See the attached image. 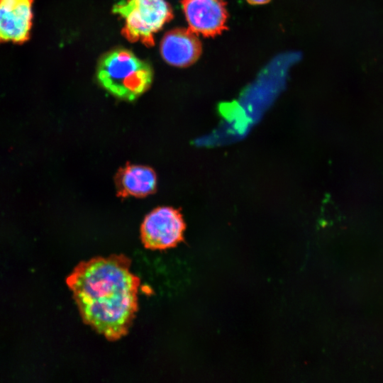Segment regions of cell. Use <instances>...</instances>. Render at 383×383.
Segmentation results:
<instances>
[{
	"label": "cell",
	"instance_id": "obj_1",
	"mask_svg": "<svg viewBox=\"0 0 383 383\" xmlns=\"http://www.w3.org/2000/svg\"><path fill=\"white\" fill-rule=\"evenodd\" d=\"M126 255L79 263L67 277L83 321L111 341L126 335L138 310L139 278Z\"/></svg>",
	"mask_w": 383,
	"mask_h": 383
},
{
	"label": "cell",
	"instance_id": "obj_5",
	"mask_svg": "<svg viewBox=\"0 0 383 383\" xmlns=\"http://www.w3.org/2000/svg\"><path fill=\"white\" fill-rule=\"evenodd\" d=\"M189 28L197 35L215 37L228 28L226 3L223 0H182Z\"/></svg>",
	"mask_w": 383,
	"mask_h": 383
},
{
	"label": "cell",
	"instance_id": "obj_8",
	"mask_svg": "<svg viewBox=\"0 0 383 383\" xmlns=\"http://www.w3.org/2000/svg\"><path fill=\"white\" fill-rule=\"evenodd\" d=\"M116 186L121 196H145L156 188V175L148 167L129 165L117 174Z\"/></svg>",
	"mask_w": 383,
	"mask_h": 383
},
{
	"label": "cell",
	"instance_id": "obj_6",
	"mask_svg": "<svg viewBox=\"0 0 383 383\" xmlns=\"http://www.w3.org/2000/svg\"><path fill=\"white\" fill-rule=\"evenodd\" d=\"M33 0H1V41L21 43L29 38Z\"/></svg>",
	"mask_w": 383,
	"mask_h": 383
},
{
	"label": "cell",
	"instance_id": "obj_2",
	"mask_svg": "<svg viewBox=\"0 0 383 383\" xmlns=\"http://www.w3.org/2000/svg\"><path fill=\"white\" fill-rule=\"evenodd\" d=\"M96 78L101 87L112 95L132 101L150 87L153 72L150 65L133 52L117 48L101 57Z\"/></svg>",
	"mask_w": 383,
	"mask_h": 383
},
{
	"label": "cell",
	"instance_id": "obj_9",
	"mask_svg": "<svg viewBox=\"0 0 383 383\" xmlns=\"http://www.w3.org/2000/svg\"><path fill=\"white\" fill-rule=\"evenodd\" d=\"M252 4H263L269 2L270 0H247Z\"/></svg>",
	"mask_w": 383,
	"mask_h": 383
},
{
	"label": "cell",
	"instance_id": "obj_4",
	"mask_svg": "<svg viewBox=\"0 0 383 383\" xmlns=\"http://www.w3.org/2000/svg\"><path fill=\"white\" fill-rule=\"evenodd\" d=\"M185 223L179 210L158 207L145 218L141 226V238L145 248L164 250L182 241Z\"/></svg>",
	"mask_w": 383,
	"mask_h": 383
},
{
	"label": "cell",
	"instance_id": "obj_3",
	"mask_svg": "<svg viewBox=\"0 0 383 383\" xmlns=\"http://www.w3.org/2000/svg\"><path fill=\"white\" fill-rule=\"evenodd\" d=\"M112 11L125 21L121 33L130 42L140 41L154 45V34L173 18L172 9L165 0H121Z\"/></svg>",
	"mask_w": 383,
	"mask_h": 383
},
{
	"label": "cell",
	"instance_id": "obj_7",
	"mask_svg": "<svg viewBox=\"0 0 383 383\" xmlns=\"http://www.w3.org/2000/svg\"><path fill=\"white\" fill-rule=\"evenodd\" d=\"M197 34L189 28H174L166 33L160 43L163 59L176 67H187L195 62L201 53Z\"/></svg>",
	"mask_w": 383,
	"mask_h": 383
}]
</instances>
